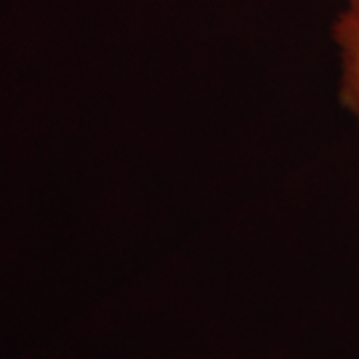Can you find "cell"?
Listing matches in <instances>:
<instances>
[{"label": "cell", "instance_id": "1", "mask_svg": "<svg viewBox=\"0 0 359 359\" xmlns=\"http://www.w3.org/2000/svg\"><path fill=\"white\" fill-rule=\"evenodd\" d=\"M334 42L339 50V102L359 120V0H346L334 22Z\"/></svg>", "mask_w": 359, "mask_h": 359}]
</instances>
